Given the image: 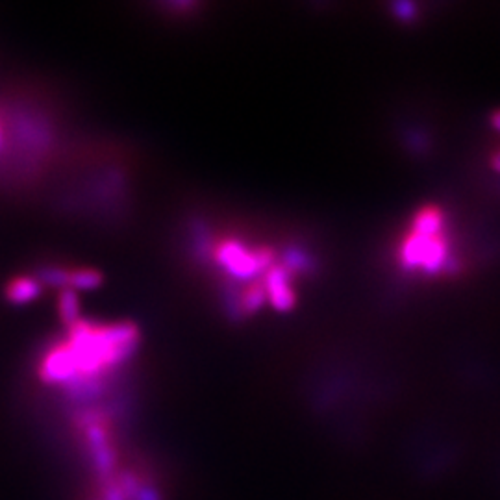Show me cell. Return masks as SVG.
<instances>
[{
    "mask_svg": "<svg viewBox=\"0 0 500 500\" xmlns=\"http://www.w3.org/2000/svg\"><path fill=\"white\" fill-rule=\"evenodd\" d=\"M440 234H425L411 230L401 249V262L406 269H425L428 273L440 271L447 264V245Z\"/></svg>",
    "mask_w": 500,
    "mask_h": 500,
    "instance_id": "1",
    "label": "cell"
},
{
    "mask_svg": "<svg viewBox=\"0 0 500 500\" xmlns=\"http://www.w3.org/2000/svg\"><path fill=\"white\" fill-rule=\"evenodd\" d=\"M491 123H493V126L498 130L500 132V112H496L495 115H493V119H491Z\"/></svg>",
    "mask_w": 500,
    "mask_h": 500,
    "instance_id": "2",
    "label": "cell"
},
{
    "mask_svg": "<svg viewBox=\"0 0 500 500\" xmlns=\"http://www.w3.org/2000/svg\"><path fill=\"white\" fill-rule=\"evenodd\" d=\"M493 167H495L496 171H500V152L493 158Z\"/></svg>",
    "mask_w": 500,
    "mask_h": 500,
    "instance_id": "3",
    "label": "cell"
}]
</instances>
